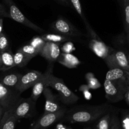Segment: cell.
Segmentation results:
<instances>
[{
    "mask_svg": "<svg viewBox=\"0 0 129 129\" xmlns=\"http://www.w3.org/2000/svg\"><path fill=\"white\" fill-rule=\"evenodd\" d=\"M69 127H67L66 126H64V125H62V123H59V124L57 125L55 129H68Z\"/></svg>",
    "mask_w": 129,
    "mask_h": 129,
    "instance_id": "obj_35",
    "label": "cell"
},
{
    "mask_svg": "<svg viewBox=\"0 0 129 129\" xmlns=\"http://www.w3.org/2000/svg\"><path fill=\"white\" fill-rule=\"evenodd\" d=\"M17 120L11 110H6L0 121V129H15Z\"/></svg>",
    "mask_w": 129,
    "mask_h": 129,
    "instance_id": "obj_17",
    "label": "cell"
},
{
    "mask_svg": "<svg viewBox=\"0 0 129 129\" xmlns=\"http://www.w3.org/2000/svg\"><path fill=\"white\" fill-rule=\"evenodd\" d=\"M103 86L106 98L112 103L124 100L125 94L129 88V86L125 83L107 79H105Z\"/></svg>",
    "mask_w": 129,
    "mask_h": 129,
    "instance_id": "obj_4",
    "label": "cell"
},
{
    "mask_svg": "<svg viewBox=\"0 0 129 129\" xmlns=\"http://www.w3.org/2000/svg\"><path fill=\"white\" fill-rule=\"evenodd\" d=\"M68 129H72L71 128H69H69H68Z\"/></svg>",
    "mask_w": 129,
    "mask_h": 129,
    "instance_id": "obj_41",
    "label": "cell"
},
{
    "mask_svg": "<svg viewBox=\"0 0 129 129\" xmlns=\"http://www.w3.org/2000/svg\"><path fill=\"white\" fill-rule=\"evenodd\" d=\"M62 51L64 53H71L76 49L74 44L71 42H66L65 44L62 45L61 48Z\"/></svg>",
    "mask_w": 129,
    "mask_h": 129,
    "instance_id": "obj_29",
    "label": "cell"
},
{
    "mask_svg": "<svg viewBox=\"0 0 129 129\" xmlns=\"http://www.w3.org/2000/svg\"><path fill=\"white\" fill-rule=\"evenodd\" d=\"M32 57L23 52L20 49H18L14 54V62L15 66L20 68L25 66L31 60Z\"/></svg>",
    "mask_w": 129,
    "mask_h": 129,
    "instance_id": "obj_21",
    "label": "cell"
},
{
    "mask_svg": "<svg viewBox=\"0 0 129 129\" xmlns=\"http://www.w3.org/2000/svg\"><path fill=\"white\" fill-rule=\"evenodd\" d=\"M67 110L63 108L59 112L54 113H44L40 118L29 129H47L53 123L61 119L66 114Z\"/></svg>",
    "mask_w": 129,
    "mask_h": 129,
    "instance_id": "obj_10",
    "label": "cell"
},
{
    "mask_svg": "<svg viewBox=\"0 0 129 129\" xmlns=\"http://www.w3.org/2000/svg\"><path fill=\"white\" fill-rule=\"evenodd\" d=\"M110 105L83 106L71 109L66 112V119L71 123H88L91 122L108 112H110Z\"/></svg>",
    "mask_w": 129,
    "mask_h": 129,
    "instance_id": "obj_1",
    "label": "cell"
},
{
    "mask_svg": "<svg viewBox=\"0 0 129 129\" xmlns=\"http://www.w3.org/2000/svg\"><path fill=\"white\" fill-rule=\"evenodd\" d=\"M9 42L7 37L5 34L1 33L0 34V51L3 52L8 49Z\"/></svg>",
    "mask_w": 129,
    "mask_h": 129,
    "instance_id": "obj_28",
    "label": "cell"
},
{
    "mask_svg": "<svg viewBox=\"0 0 129 129\" xmlns=\"http://www.w3.org/2000/svg\"><path fill=\"white\" fill-rule=\"evenodd\" d=\"M41 37L45 41L57 43V44L68 42L73 39V38L60 34H44Z\"/></svg>",
    "mask_w": 129,
    "mask_h": 129,
    "instance_id": "obj_20",
    "label": "cell"
},
{
    "mask_svg": "<svg viewBox=\"0 0 129 129\" xmlns=\"http://www.w3.org/2000/svg\"><path fill=\"white\" fill-rule=\"evenodd\" d=\"M53 71V64L52 63L49 64L47 69L43 74L42 78L37 82L35 85L32 87V91H31V98L34 100L37 101L39 99V97L41 96L42 93H44V90L47 87H48V83H49V79L50 76L52 74Z\"/></svg>",
    "mask_w": 129,
    "mask_h": 129,
    "instance_id": "obj_13",
    "label": "cell"
},
{
    "mask_svg": "<svg viewBox=\"0 0 129 129\" xmlns=\"http://www.w3.org/2000/svg\"><path fill=\"white\" fill-rule=\"evenodd\" d=\"M5 110L1 106H0V121H1V118H2L3 115L4 113H5Z\"/></svg>",
    "mask_w": 129,
    "mask_h": 129,
    "instance_id": "obj_36",
    "label": "cell"
},
{
    "mask_svg": "<svg viewBox=\"0 0 129 129\" xmlns=\"http://www.w3.org/2000/svg\"><path fill=\"white\" fill-rule=\"evenodd\" d=\"M48 86L57 92L59 100L64 105L74 104L79 100V97L67 86L61 78L55 76L53 74L49 77Z\"/></svg>",
    "mask_w": 129,
    "mask_h": 129,
    "instance_id": "obj_2",
    "label": "cell"
},
{
    "mask_svg": "<svg viewBox=\"0 0 129 129\" xmlns=\"http://www.w3.org/2000/svg\"><path fill=\"white\" fill-rule=\"evenodd\" d=\"M124 13V27L127 35L129 34V0H122Z\"/></svg>",
    "mask_w": 129,
    "mask_h": 129,
    "instance_id": "obj_24",
    "label": "cell"
},
{
    "mask_svg": "<svg viewBox=\"0 0 129 129\" xmlns=\"http://www.w3.org/2000/svg\"><path fill=\"white\" fill-rule=\"evenodd\" d=\"M1 62L2 67L1 70L6 71L15 67L14 62V54L11 52V50H6L5 51L1 52Z\"/></svg>",
    "mask_w": 129,
    "mask_h": 129,
    "instance_id": "obj_18",
    "label": "cell"
},
{
    "mask_svg": "<svg viewBox=\"0 0 129 129\" xmlns=\"http://www.w3.org/2000/svg\"><path fill=\"white\" fill-rule=\"evenodd\" d=\"M36 101L30 97L21 98L18 100L16 105L11 110V112L18 120L20 118L31 117L35 112Z\"/></svg>",
    "mask_w": 129,
    "mask_h": 129,
    "instance_id": "obj_6",
    "label": "cell"
},
{
    "mask_svg": "<svg viewBox=\"0 0 129 129\" xmlns=\"http://www.w3.org/2000/svg\"><path fill=\"white\" fill-rule=\"evenodd\" d=\"M105 79L121 82L129 86V73L121 68L110 69L106 74Z\"/></svg>",
    "mask_w": 129,
    "mask_h": 129,
    "instance_id": "obj_15",
    "label": "cell"
},
{
    "mask_svg": "<svg viewBox=\"0 0 129 129\" xmlns=\"http://www.w3.org/2000/svg\"><path fill=\"white\" fill-rule=\"evenodd\" d=\"M123 129H129V116L126 117L123 121Z\"/></svg>",
    "mask_w": 129,
    "mask_h": 129,
    "instance_id": "obj_33",
    "label": "cell"
},
{
    "mask_svg": "<svg viewBox=\"0 0 129 129\" xmlns=\"http://www.w3.org/2000/svg\"><path fill=\"white\" fill-rule=\"evenodd\" d=\"M83 87H84V88H83V87H81L80 90L83 92L84 98H86L87 100H89L91 98V94L90 92L89 91V88H88V86L87 85H83Z\"/></svg>",
    "mask_w": 129,
    "mask_h": 129,
    "instance_id": "obj_31",
    "label": "cell"
},
{
    "mask_svg": "<svg viewBox=\"0 0 129 129\" xmlns=\"http://www.w3.org/2000/svg\"><path fill=\"white\" fill-rule=\"evenodd\" d=\"M128 72H129V70H128Z\"/></svg>",
    "mask_w": 129,
    "mask_h": 129,
    "instance_id": "obj_44",
    "label": "cell"
},
{
    "mask_svg": "<svg viewBox=\"0 0 129 129\" xmlns=\"http://www.w3.org/2000/svg\"><path fill=\"white\" fill-rule=\"evenodd\" d=\"M22 74L20 73H11L4 76L1 79V83L4 85L11 88L16 89L20 82Z\"/></svg>",
    "mask_w": 129,
    "mask_h": 129,
    "instance_id": "obj_19",
    "label": "cell"
},
{
    "mask_svg": "<svg viewBox=\"0 0 129 129\" xmlns=\"http://www.w3.org/2000/svg\"><path fill=\"white\" fill-rule=\"evenodd\" d=\"M104 60L109 69L121 68L128 72L129 55L123 50L114 49Z\"/></svg>",
    "mask_w": 129,
    "mask_h": 129,
    "instance_id": "obj_8",
    "label": "cell"
},
{
    "mask_svg": "<svg viewBox=\"0 0 129 129\" xmlns=\"http://www.w3.org/2000/svg\"><path fill=\"white\" fill-rule=\"evenodd\" d=\"M3 27V19L0 18V34L2 33Z\"/></svg>",
    "mask_w": 129,
    "mask_h": 129,
    "instance_id": "obj_37",
    "label": "cell"
},
{
    "mask_svg": "<svg viewBox=\"0 0 129 129\" xmlns=\"http://www.w3.org/2000/svg\"><path fill=\"white\" fill-rule=\"evenodd\" d=\"M127 41H128V44L129 45V34L128 35H127Z\"/></svg>",
    "mask_w": 129,
    "mask_h": 129,
    "instance_id": "obj_40",
    "label": "cell"
},
{
    "mask_svg": "<svg viewBox=\"0 0 129 129\" xmlns=\"http://www.w3.org/2000/svg\"><path fill=\"white\" fill-rule=\"evenodd\" d=\"M112 117L110 112H108L100 118L96 125L97 129H110L111 126Z\"/></svg>",
    "mask_w": 129,
    "mask_h": 129,
    "instance_id": "obj_22",
    "label": "cell"
},
{
    "mask_svg": "<svg viewBox=\"0 0 129 129\" xmlns=\"http://www.w3.org/2000/svg\"><path fill=\"white\" fill-rule=\"evenodd\" d=\"M2 67V62H1V51H0V70L1 69Z\"/></svg>",
    "mask_w": 129,
    "mask_h": 129,
    "instance_id": "obj_39",
    "label": "cell"
},
{
    "mask_svg": "<svg viewBox=\"0 0 129 129\" xmlns=\"http://www.w3.org/2000/svg\"><path fill=\"white\" fill-rule=\"evenodd\" d=\"M124 100H125V102H127V103L129 106V88H128V89H127V91H126L125 94Z\"/></svg>",
    "mask_w": 129,
    "mask_h": 129,
    "instance_id": "obj_34",
    "label": "cell"
},
{
    "mask_svg": "<svg viewBox=\"0 0 129 129\" xmlns=\"http://www.w3.org/2000/svg\"><path fill=\"white\" fill-rule=\"evenodd\" d=\"M61 49L59 44L51 42H46L39 55L45 58L50 63H53L59 59Z\"/></svg>",
    "mask_w": 129,
    "mask_h": 129,
    "instance_id": "obj_14",
    "label": "cell"
},
{
    "mask_svg": "<svg viewBox=\"0 0 129 129\" xmlns=\"http://www.w3.org/2000/svg\"><path fill=\"white\" fill-rule=\"evenodd\" d=\"M85 78L87 81V86L89 89H96L101 86V84L94 74L92 73H88L86 74Z\"/></svg>",
    "mask_w": 129,
    "mask_h": 129,
    "instance_id": "obj_23",
    "label": "cell"
},
{
    "mask_svg": "<svg viewBox=\"0 0 129 129\" xmlns=\"http://www.w3.org/2000/svg\"><path fill=\"white\" fill-rule=\"evenodd\" d=\"M0 16L5 18H10L8 11H7L5 6L1 3H0Z\"/></svg>",
    "mask_w": 129,
    "mask_h": 129,
    "instance_id": "obj_32",
    "label": "cell"
},
{
    "mask_svg": "<svg viewBox=\"0 0 129 129\" xmlns=\"http://www.w3.org/2000/svg\"><path fill=\"white\" fill-rule=\"evenodd\" d=\"M20 49L25 54L32 58L35 57L37 55H39V52L34 47H33L31 44H27V45H23Z\"/></svg>",
    "mask_w": 129,
    "mask_h": 129,
    "instance_id": "obj_26",
    "label": "cell"
},
{
    "mask_svg": "<svg viewBox=\"0 0 129 129\" xmlns=\"http://www.w3.org/2000/svg\"><path fill=\"white\" fill-rule=\"evenodd\" d=\"M3 1L8 8V13L10 18L37 32L42 33L44 31L42 28L39 27V26L29 20L21 12V10L18 8V6L15 5L13 0H3Z\"/></svg>",
    "mask_w": 129,
    "mask_h": 129,
    "instance_id": "obj_5",
    "label": "cell"
},
{
    "mask_svg": "<svg viewBox=\"0 0 129 129\" xmlns=\"http://www.w3.org/2000/svg\"><path fill=\"white\" fill-rule=\"evenodd\" d=\"M86 129H91V128H86Z\"/></svg>",
    "mask_w": 129,
    "mask_h": 129,
    "instance_id": "obj_42",
    "label": "cell"
},
{
    "mask_svg": "<svg viewBox=\"0 0 129 129\" xmlns=\"http://www.w3.org/2000/svg\"><path fill=\"white\" fill-rule=\"evenodd\" d=\"M51 27L58 34L71 38L81 37L83 34L68 20L59 17L52 24Z\"/></svg>",
    "mask_w": 129,
    "mask_h": 129,
    "instance_id": "obj_9",
    "label": "cell"
},
{
    "mask_svg": "<svg viewBox=\"0 0 129 129\" xmlns=\"http://www.w3.org/2000/svg\"><path fill=\"white\" fill-rule=\"evenodd\" d=\"M45 43H46V41H45L42 39V37L40 36L35 37L33 38L31 41H30V44H31L33 47H34L39 52V54H40V51L42 50Z\"/></svg>",
    "mask_w": 129,
    "mask_h": 129,
    "instance_id": "obj_25",
    "label": "cell"
},
{
    "mask_svg": "<svg viewBox=\"0 0 129 129\" xmlns=\"http://www.w3.org/2000/svg\"><path fill=\"white\" fill-rule=\"evenodd\" d=\"M44 73L37 71H30L26 74H22L20 82L16 89L20 93L27 90L28 88H32L35 83L42 78Z\"/></svg>",
    "mask_w": 129,
    "mask_h": 129,
    "instance_id": "obj_11",
    "label": "cell"
},
{
    "mask_svg": "<svg viewBox=\"0 0 129 129\" xmlns=\"http://www.w3.org/2000/svg\"><path fill=\"white\" fill-rule=\"evenodd\" d=\"M71 3L72 5L74 7V10L76 11L78 13V15L81 16L82 20H83L84 23L87 22V20L86 19L85 16H84V13L83 12V10H82V6L81 4L80 0H70Z\"/></svg>",
    "mask_w": 129,
    "mask_h": 129,
    "instance_id": "obj_27",
    "label": "cell"
},
{
    "mask_svg": "<svg viewBox=\"0 0 129 129\" xmlns=\"http://www.w3.org/2000/svg\"><path fill=\"white\" fill-rule=\"evenodd\" d=\"M120 1H122V0H120Z\"/></svg>",
    "mask_w": 129,
    "mask_h": 129,
    "instance_id": "obj_43",
    "label": "cell"
},
{
    "mask_svg": "<svg viewBox=\"0 0 129 129\" xmlns=\"http://www.w3.org/2000/svg\"><path fill=\"white\" fill-rule=\"evenodd\" d=\"M20 94L16 89L9 88L0 82V106L5 111L13 108L20 98Z\"/></svg>",
    "mask_w": 129,
    "mask_h": 129,
    "instance_id": "obj_7",
    "label": "cell"
},
{
    "mask_svg": "<svg viewBox=\"0 0 129 129\" xmlns=\"http://www.w3.org/2000/svg\"><path fill=\"white\" fill-rule=\"evenodd\" d=\"M88 35L91 37L89 41V47L94 54L99 57L102 58L103 60L108 56L109 54L112 52L114 49L108 46L99 37L96 33L95 32L93 28L88 22L84 23Z\"/></svg>",
    "mask_w": 129,
    "mask_h": 129,
    "instance_id": "obj_3",
    "label": "cell"
},
{
    "mask_svg": "<svg viewBox=\"0 0 129 129\" xmlns=\"http://www.w3.org/2000/svg\"><path fill=\"white\" fill-rule=\"evenodd\" d=\"M44 95L45 99L44 113H54L59 112L64 108V107L60 105V101L58 95L54 94L49 86L47 87L45 89Z\"/></svg>",
    "mask_w": 129,
    "mask_h": 129,
    "instance_id": "obj_12",
    "label": "cell"
},
{
    "mask_svg": "<svg viewBox=\"0 0 129 129\" xmlns=\"http://www.w3.org/2000/svg\"><path fill=\"white\" fill-rule=\"evenodd\" d=\"M59 2L61 3L63 5H69V2H68V0H57Z\"/></svg>",
    "mask_w": 129,
    "mask_h": 129,
    "instance_id": "obj_38",
    "label": "cell"
},
{
    "mask_svg": "<svg viewBox=\"0 0 129 129\" xmlns=\"http://www.w3.org/2000/svg\"><path fill=\"white\" fill-rule=\"evenodd\" d=\"M57 61L69 69H74L81 64L79 59L71 53H61Z\"/></svg>",
    "mask_w": 129,
    "mask_h": 129,
    "instance_id": "obj_16",
    "label": "cell"
},
{
    "mask_svg": "<svg viewBox=\"0 0 129 129\" xmlns=\"http://www.w3.org/2000/svg\"><path fill=\"white\" fill-rule=\"evenodd\" d=\"M110 129H121L120 122L117 117L113 115L111 120V126Z\"/></svg>",
    "mask_w": 129,
    "mask_h": 129,
    "instance_id": "obj_30",
    "label": "cell"
}]
</instances>
